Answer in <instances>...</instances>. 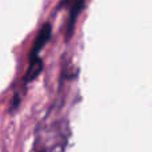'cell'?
<instances>
[{
	"instance_id": "obj_1",
	"label": "cell",
	"mask_w": 152,
	"mask_h": 152,
	"mask_svg": "<svg viewBox=\"0 0 152 152\" xmlns=\"http://www.w3.org/2000/svg\"><path fill=\"white\" fill-rule=\"evenodd\" d=\"M51 34H52V26H51L50 23L43 24V27L39 29L36 37H35L31 51H29V61L39 58L40 51L44 48V45L47 44L48 40L51 39Z\"/></svg>"
},
{
	"instance_id": "obj_2",
	"label": "cell",
	"mask_w": 152,
	"mask_h": 152,
	"mask_svg": "<svg viewBox=\"0 0 152 152\" xmlns=\"http://www.w3.org/2000/svg\"><path fill=\"white\" fill-rule=\"evenodd\" d=\"M42 69H43V61L40 58L29 61L28 69H27L26 76H24V84H28V83H31V81H34L35 79L39 76L40 72H42Z\"/></svg>"
},
{
	"instance_id": "obj_3",
	"label": "cell",
	"mask_w": 152,
	"mask_h": 152,
	"mask_svg": "<svg viewBox=\"0 0 152 152\" xmlns=\"http://www.w3.org/2000/svg\"><path fill=\"white\" fill-rule=\"evenodd\" d=\"M75 0H63V3L60 4V7H64V5H68V4H71V3H74Z\"/></svg>"
}]
</instances>
